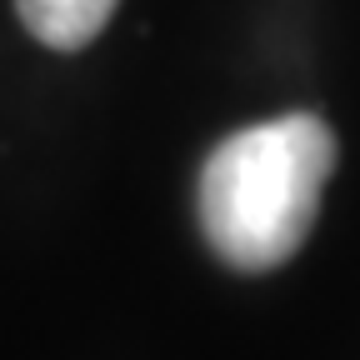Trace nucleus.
<instances>
[{"label": "nucleus", "instance_id": "nucleus-1", "mask_svg": "<svg viewBox=\"0 0 360 360\" xmlns=\"http://www.w3.org/2000/svg\"><path fill=\"white\" fill-rule=\"evenodd\" d=\"M335 135L321 115H281L220 141L200 170V225L236 270H276L310 236Z\"/></svg>", "mask_w": 360, "mask_h": 360}, {"label": "nucleus", "instance_id": "nucleus-2", "mask_svg": "<svg viewBox=\"0 0 360 360\" xmlns=\"http://www.w3.org/2000/svg\"><path fill=\"white\" fill-rule=\"evenodd\" d=\"M15 11L40 45H51V51H80V45H90L105 30L115 0H15Z\"/></svg>", "mask_w": 360, "mask_h": 360}]
</instances>
